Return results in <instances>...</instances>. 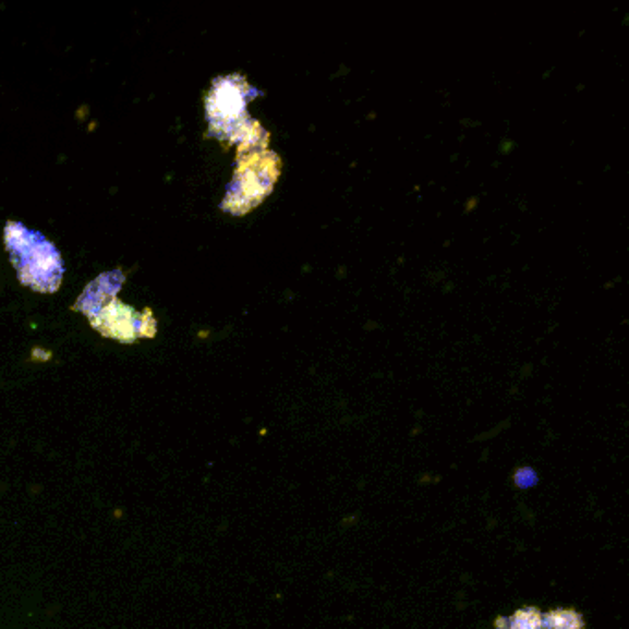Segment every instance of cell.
Returning <instances> with one entry per match:
<instances>
[{"label":"cell","instance_id":"6da1fadb","mask_svg":"<svg viewBox=\"0 0 629 629\" xmlns=\"http://www.w3.org/2000/svg\"><path fill=\"white\" fill-rule=\"evenodd\" d=\"M537 620H540V615H535L534 609L519 612V615L510 618V629H534Z\"/></svg>","mask_w":629,"mask_h":629}]
</instances>
